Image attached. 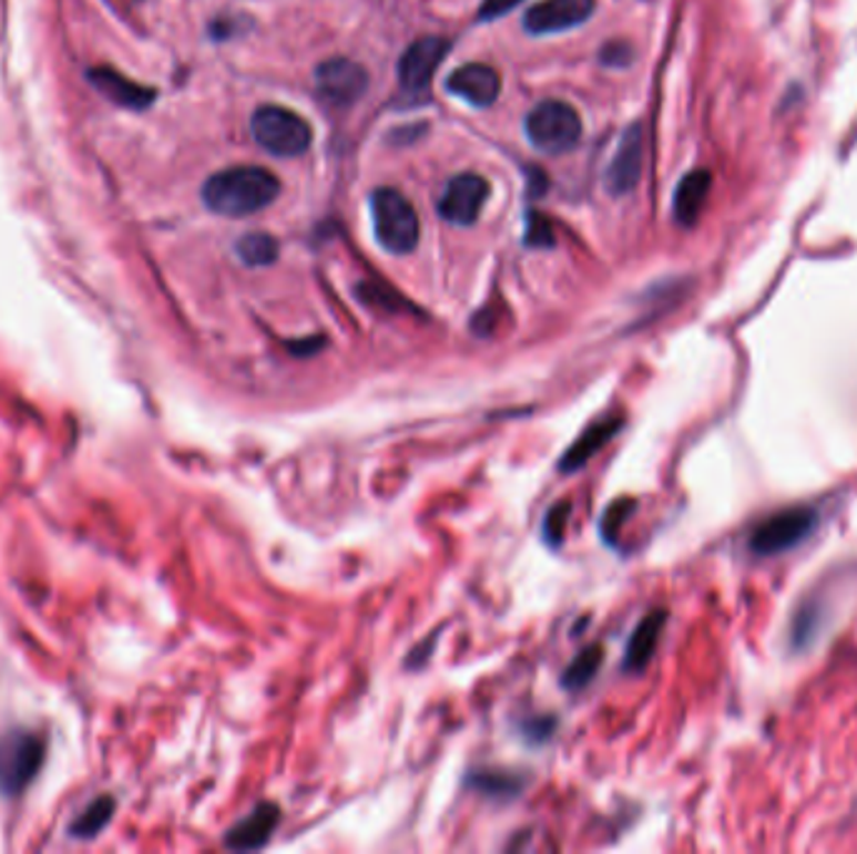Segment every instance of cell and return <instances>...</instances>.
<instances>
[{"instance_id": "7402d4cb", "label": "cell", "mask_w": 857, "mask_h": 854, "mask_svg": "<svg viewBox=\"0 0 857 854\" xmlns=\"http://www.w3.org/2000/svg\"><path fill=\"white\" fill-rule=\"evenodd\" d=\"M113 810H115V802L111 800V796H99V800H93L89 807L81 812V817L73 822L71 832L75 834V837H93L95 832L103 830L105 824H109Z\"/></svg>"}, {"instance_id": "8fae6325", "label": "cell", "mask_w": 857, "mask_h": 854, "mask_svg": "<svg viewBox=\"0 0 857 854\" xmlns=\"http://www.w3.org/2000/svg\"><path fill=\"white\" fill-rule=\"evenodd\" d=\"M642 156H644L642 126L640 123H632V126L624 131L620 148L614 153L610 168H606V188H610V194L624 196L630 194V191H634V186L640 184V176H642Z\"/></svg>"}, {"instance_id": "30bf717a", "label": "cell", "mask_w": 857, "mask_h": 854, "mask_svg": "<svg viewBox=\"0 0 857 854\" xmlns=\"http://www.w3.org/2000/svg\"><path fill=\"white\" fill-rule=\"evenodd\" d=\"M369 79L359 63L334 59L319 65L316 71V89H319L322 99L334 105H351L364 95Z\"/></svg>"}, {"instance_id": "484cf974", "label": "cell", "mask_w": 857, "mask_h": 854, "mask_svg": "<svg viewBox=\"0 0 857 854\" xmlns=\"http://www.w3.org/2000/svg\"><path fill=\"white\" fill-rule=\"evenodd\" d=\"M524 244L532 248H552L554 246V234H552V224L544 216L539 214H529L527 216V236Z\"/></svg>"}, {"instance_id": "ffe728a7", "label": "cell", "mask_w": 857, "mask_h": 854, "mask_svg": "<svg viewBox=\"0 0 857 854\" xmlns=\"http://www.w3.org/2000/svg\"><path fill=\"white\" fill-rule=\"evenodd\" d=\"M602 659H604L602 645H592L582 649L580 655L570 661V667L562 671V687L570 689V692H580V689H584L594 679L596 671H600Z\"/></svg>"}, {"instance_id": "44dd1931", "label": "cell", "mask_w": 857, "mask_h": 854, "mask_svg": "<svg viewBox=\"0 0 857 854\" xmlns=\"http://www.w3.org/2000/svg\"><path fill=\"white\" fill-rule=\"evenodd\" d=\"M236 254L246 266H268L278 258V244L274 236L264 231H254L238 238Z\"/></svg>"}, {"instance_id": "d6986e66", "label": "cell", "mask_w": 857, "mask_h": 854, "mask_svg": "<svg viewBox=\"0 0 857 854\" xmlns=\"http://www.w3.org/2000/svg\"><path fill=\"white\" fill-rule=\"evenodd\" d=\"M820 621L823 609L815 597L805 599L800 607H797L793 624H789V645H793L795 651H803L813 645L815 637L820 635Z\"/></svg>"}, {"instance_id": "4316f807", "label": "cell", "mask_w": 857, "mask_h": 854, "mask_svg": "<svg viewBox=\"0 0 857 854\" xmlns=\"http://www.w3.org/2000/svg\"><path fill=\"white\" fill-rule=\"evenodd\" d=\"M554 719L552 717H542V719H529V722L522 727V732L527 739L532 742H544V739L552 737L554 732Z\"/></svg>"}, {"instance_id": "6da1fadb", "label": "cell", "mask_w": 857, "mask_h": 854, "mask_svg": "<svg viewBox=\"0 0 857 854\" xmlns=\"http://www.w3.org/2000/svg\"><path fill=\"white\" fill-rule=\"evenodd\" d=\"M278 191H282L278 178L268 174L266 168L236 166L218 171V174L211 176L204 184L201 196H204L206 208L214 210V214L241 218L258 214V210L272 206Z\"/></svg>"}, {"instance_id": "5bb4252c", "label": "cell", "mask_w": 857, "mask_h": 854, "mask_svg": "<svg viewBox=\"0 0 857 854\" xmlns=\"http://www.w3.org/2000/svg\"><path fill=\"white\" fill-rule=\"evenodd\" d=\"M282 820V810L274 802L256 804L248 817L241 820L226 832V847L231 850H262L264 844L272 840L274 830Z\"/></svg>"}, {"instance_id": "9c48e42d", "label": "cell", "mask_w": 857, "mask_h": 854, "mask_svg": "<svg viewBox=\"0 0 857 854\" xmlns=\"http://www.w3.org/2000/svg\"><path fill=\"white\" fill-rule=\"evenodd\" d=\"M449 51V43L445 38L429 35L414 41L407 51H404L399 61V83L407 91H424L435 79L441 61Z\"/></svg>"}, {"instance_id": "ba28073f", "label": "cell", "mask_w": 857, "mask_h": 854, "mask_svg": "<svg viewBox=\"0 0 857 854\" xmlns=\"http://www.w3.org/2000/svg\"><path fill=\"white\" fill-rule=\"evenodd\" d=\"M594 13V0H542L524 16V28L534 35H552L582 25Z\"/></svg>"}, {"instance_id": "5b68a950", "label": "cell", "mask_w": 857, "mask_h": 854, "mask_svg": "<svg viewBox=\"0 0 857 854\" xmlns=\"http://www.w3.org/2000/svg\"><path fill=\"white\" fill-rule=\"evenodd\" d=\"M817 512L813 506H789L775 512L749 534V552L757 556H777L803 544L815 532Z\"/></svg>"}, {"instance_id": "f546056e", "label": "cell", "mask_w": 857, "mask_h": 854, "mask_svg": "<svg viewBox=\"0 0 857 854\" xmlns=\"http://www.w3.org/2000/svg\"><path fill=\"white\" fill-rule=\"evenodd\" d=\"M519 3H522V0H484V6H481V11H479V18L481 21H494V18L507 16Z\"/></svg>"}, {"instance_id": "277c9868", "label": "cell", "mask_w": 857, "mask_h": 854, "mask_svg": "<svg viewBox=\"0 0 857 854\" xmlns=\"http://www.w3.org/2000/svg\"><path fill=\"white\" fill-rule=\"evenodd\" d=\"M527 136L532 146L542 153H560L572 151L582 136V121L570 103L562 101H544L537 109L529 111L524 121Z\"/></svg>"}, {"instance_id": "7c38bea8", "label": "cell", "mask_w": 857, "mask_h": 854, "mask_svg": "<svg viewBox=\"0 0 857 854\" xmlns=\"http://www.w3.org/2000/svg\"><path fill=\"white\" fill-rule=\"evenodd\" d=\"M447 91L455 93L457 99L467 101L469 105L487 109V105H492L499 99L502 81H499V73L492 69V65L469 63V65H461V69H457L449 75Z\"/></svg>"}, {"instance_id": "3957f363", "label": "cell", "mask_w": 857, "mask_h": 854, "mask_svg": "<svg viewBox=\"0 0 857 854\" xmlns=\"http://www.w3.org/2000/svg\"><path fill=\"white\" fill-rule=\"evenodd\" d=\"M252 133L258 146L278 158L302 156L312 146L309 123L278 105H264L254 113Z\"/></svg>"}, {"instance_id": "8992f818", "label": "cell", "mask_w": 857, "mask_h": 854, "mask_svg": "<svg viewBox=\"0 0 857 854\" xmlns=\"http://www.w3.org/2000/svg\"><path fill=\"white\" fill-rule=\"evenodd\" d=\"M43 739L33 732H11L0 739V792L18 794L33 782L43 764Z\"/></svg>"}, {"instance_id": "d4e9b609", "label": "cell", "mask_w": 857, "mask_h": 854, "mask_svg": "<svg viewBox=\"0 0 857 854\" xmlns=\"http://www.w3.org/2000/svg\"><path fill=\"white\" fill-rule=\"evenodd\" d=\"M570 512H572V504L567 502V498H562V502H557L552 508H549L544 522H542V536L544 542L549 546H560L562 539H564V532H567V522H570Z\"/></svg>"}, {"instance_id": "4dcf8cb0", "label": "cell", "mask_w": 857, "mask_h": 854, "mask_svg": "<svg viewBox=\"0 0 857 854\" xmlns=\"http://www.w3.org/2000/svg\"><path fill=\"white\" fill-rule=\"evenodd\" d=\"M324 347V339H306V341H294L288 343V349H292L296 357H312V351H319Z\"/></svg>"}, {"instance_id": "ac0fdd59", "label": "cell", "mask_w": 857, "mask_h": 854, "mask_svg": "<svg viewBox=\"0 0 857 854\" xmlns=\"http://www.w3.org/2000/svg\"><path fill=\"white\" fill-rule=\"evenodd\" d=\"M471 790L487 796H499V800H514L522 794L527 780L509 770H477L467 776Z\"/></svg>"}, {"instance_id": "52a82bcc", "label": "cell", "mask_w": 857, "mask_h": 854, "mask_svg": "<svg viewBox=\"0 0 857 854\" xmlns=\"http://www.w3.org/2000/svg\"><path fill=\"white\" fill-rule=\"evenodd\" d=\"M489 196V184L481 176L461 174L451 178L439 198V216L455 226H471Z\"/></svg>"}, {"instance_id": "7a4b0ae2", "label": "cell", "mask_w": 857, "mask_h": 854, "mask_svg": "<svg viewBox=\"0 0 857 854\" xmlns=\"http://www.w3.org/2000/svg\"><path fill=\"white\" fill-rule=\"evenodd\" d=\"M374 234L384 251L411 254L419 244V216L409 198H404L394 188H377L371 196Z\"/></svg>"}, {"instance_id": "9a60e30c", "label": "cell", "mask_w": 857, "mask_h": 854, "mask_svg": "<svg viewBox=\"0 0 857 854\" xmlns=\"http://www.w3.org/2000/svg\"><path fill=\"white\" fill-rule=\"evenodd\" d=\"M664 624H667V611L654 609L634 627L628 641V651H624V669L632 671V675H640V671L647 669L654 651H657Z\"/></svg>"}, {"instance_id": "e0dca14e", "label": "cell", "mask_w": 857, "mask_h": 854, "mask_svg": "<svg viewBox=\"0 0 857 854\" xmlns=\"http://www.w3.org/2000/svg\"><path fill=\"white\" fill-rule=\"evenodd\" d=\"M89 79L105 99H111L115 105H126V109H146L156 95L151 89H143L111 69H95L89 73Z\"/></svg>"}, {"instance_id": "cb8c5ba5", "label": "cell", "mask_w": 857, "mask_h": 854, "mask_svg": "<svg viewBox=\"0 0 857 854\" xmlns=\"http://www.w3.org/2000/svg\"><path fill=\"white\" fill-rule=\"evenodd\" d=\"M356 296H359L366 306H371V309H381V311H389V313L407 309V301H404L401 296H397V291L387 289V286L361 284L359 289H356Z\"/></svg>"}, {"instance_id": "4fadbf2b", "label": "cell", "mask_w": 857, "mask_h": 854, "mask_svg": "<svg viewBox=\"0 0 857 854\" xmlns=\"http://www.w3.org/2000/svg\"><path fill=\"white\" fill-rule=\"evenodd\" d=\"M624 426V419L622 416H602L596 419L594 424L586 426L580 436H577L574 444L564 451L562 459H560V472L562 474H574L580 472V469L590 462V459L596 454V451H602L610 441L620 434V429Z\"/></svg>"}, {"instance_id": "83f0119b", "label": "cell", "mask_w": 857, "mask_h": 854, "mask_svg": "<svg viewBox=\"0 0 857 854\" xmlns=\"http://www.w3.org/2000/svg\"><path fill=\"white\" fill-rule=\"evenodd\" d=\"M632 48L628 43H606L602 51L604 65H630Z\"/></svg>"}, {"instance_id": "f1b7e54d", "label": "cell", "mask_w": 857, "mask_h": 854, "mask_svg": "<svg viewBox=\"0 0 857 854\" xmlns=\"http://www.w3.org/2000/svg\"><path fill=\"white\" fill-rule=\"evenodd\" d=\"M437 639H439V635H431V637L424 639L421 645L414 647V649L409 651V657H407V667H411V669H421L424 665H427L429 657H431V651H435Z\"/></svg>"}, {"instance_id": "2e32d148", "label": "cell", "mask_w": 857, "mask_h": 854, "mask_svg": "<svg viewBox=\"0 0 857 854\" xmlns=\"http://www.w3.org/2000/svg\"><path fill=\"white\" fill-rule=\"evenodd\" d=\"M710 188H712V176L705 168L690 171V174L680 181V186L675 191V204H672V214H675V220L680 226L690 228L697 224L702 208L707 204Z\"/></svg>"}, {"instance_id": "603a6c76", "label": "cell", "mask_w": 857, "mask_h": 854, "mask_svg": "<svg viewBox=\"0 0 857 854\" xmlns=\"http://www.w3.org/2000/svg\"><path fill=\"white\" fill-rule=\"evenodd\" d=\"M634 506H637V502H634V498L624 496V498H618V502H612L610 506L604 508L602 522H600V532L604 536V542H610V544L618 542L622 524L628 522V516H630V512H632Z\"/></svg>"}]
</instances>
